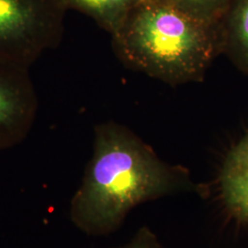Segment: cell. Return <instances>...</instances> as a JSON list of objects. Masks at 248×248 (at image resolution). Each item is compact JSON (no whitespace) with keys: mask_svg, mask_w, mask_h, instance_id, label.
<instances>
[{"mask_svg":"<svg viewBox=\"0 0 248 248\" xmlns=\"http://www.w3.org/2000/svg\"><path fill=\"white\" fill-rule=\"evenodd\" d=\"M198 190L186 169L164 162L132 131L108 122L95 129L93 155L72 199L70 217L86 234L103 236L139 204Z\"/></svg>","mask_w":248,"mask_h":248,"instance_id":"6da1fadb","label":"cell"},{"mask_svg":"<svg viewBox=\"0 0 248 248\" xmlns=\"http://www.w3.org/2000/svg\"><path fill=\"white\" fill-rule=\"evenodd\" d=\"M111 38L124 64L171 86L202 81L222 54L217 24L197 20L157 0H142Z\"/></svg>","mask_w":248,"mask_h":248,"instance_id":"7a4b0ae2","label":"cell"},{"mask_svg":"<svg viewBox=\"0 0 248 248\" xmlns=\"http://www.w3.org/2000/svg\"><path fill=\"white\" fill-rule=\"evenodd\" d=\"M63 0H0V58L29 67L62 42Z\"/></svg>","mask_w":248,"mask_h":248,"instance_id":"3957f363","label":"cell"},{"mask_svg":"<svg viewBox=\"0 0 248 248\" xmlns=\"http://www.w3.org/2000/svg\"><path fill=\"white\" fill-rule=\"evenodd\" d=\"M29 69L0 58V151L23 142L35 123L39 101Z\"/></svg>","mask_w":248,"mask_h":248,"instance_id":"277c9868","label":"cell"},{"mask_svg":"<svg viewBox=\"0 0 248 248\" xmlns=\"http://www.w3.org/2000/svg\"><path fill=\"white\" fill-rule=\"evenodd\" d=\"M219 187L222 203L231 217L248 225V133L223 161Z\"/></svg>","mask_w":248,"mask_h":248,"instance_id":"5b68a950","label":"cell"},{"mask_svg":"<svg viewBox=\"0 0 248 248\" xmlns=\"http://www.w3.org/2000/svg\"><path fill=\"white\" fill-rule=\"evenodd\" d=\"M217 29L222 54L248 77V0H229Z\"/></svg>","mask_w":248,"mask_h":248,"instance_id":"8992f818","label":"cell"},{"mask_svg":"<svg viewBox=\"0 0 248 248\" xmlns=\"http://www.w3.org/2000/svg\"><path fill=\"white\" fill-rule=\"evenodd\" d=\"M142 0H63L67 9H75L92 18L112 35Z\"/></svg>","mask_w":248,"mask_h":248,"instance_id":"52a82bcc","label":"cell"},{"mask_svg":"<svg viewBox=\"0 0 248 248\" xmlns=\"http://www.w3.org/2000/svg\"><path fill=\"white\" fill-rule=\"evenodd\" d=\"M204 23L216 25L229 0H157Z\"/></svg>","mask_w":248,"mask_h":248,"instance_id":"ba28073f","label":"cell"},{"mask_svg":"<svg viewBox=\"0 0 248 248\" xmlns=\"http://www.w3.org/2000/svg\"><path fill=\"white\" fill-rule=\"evenodd\" d=\"M117 248H162V246L155 233L147 226H143L128 244Z\"/></svg>","mask_w":248,"mask_h":248,"instance_id":"9c48e42d","label":"cell"}]
</instances>
